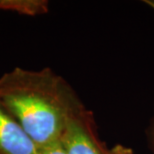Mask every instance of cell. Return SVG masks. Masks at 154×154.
<instances>
[{
  "label": "cell",
  "instance_id": "cell-4",
  "mask_svg": "<svg viewBox=\"0 0 154 154\" xmlns=\"http://www.w3.org/2000/svg\"><path fill=\"white\" fill-rule=\"evenodd\" d=\"M0 10L36 16L47 13L48 2L46 0H0Z\"/></svg>",
  "mask_w": 154,
  "mask_h": 154
},
{
  "label": "cell",
  "instance_id": "cell-7",
  "mask_svg": "<svg viewBox=\"0 0 154 154\" xmlns=\"http://www.w3.org/2000/svg\"><path fill=\"white\" fill-rule=\"evenodd\" d=\"M145 3L147 5H149L150 7H152L154 9V0H146Z\"/></svg>",
  "mask_w": 154,
  "mask_h": 154
},
{
  "label": "cell",
  "instance_id": "cell-5",
  "mask_svg": "<svg viewBox=\"0 0 154 154\" xmlns=\"http://www.w3.org/2000/svg\"><path fill=\"white\" fill-rule=\"evenodd\" d=\"M38 154H66V152L60 141V142L54 143L52 145L38 149Z\"/></svg>",
  "mask_w": 154,
  "mask_h": 154
},
{
  "label": "cell",
  "instance_id": "cell-3",
  "mask_svg": "<svg viewBox=\"0 0 154 154\" xmlns=\"http://www.w3.org/2000/svg\"><path fill=\"white\" fill-rule=\"evenodd\" d=\"M0 154H38V148L1 101Z\"/></svg>",
  "mask_w": 154,
  "mask_h": 154
},
{
  "label": "cell",
  "instance_id": "cell-6",
  "mask_svg": "<svg viewBox=\"0 0 154 154\" xmlns=\"http://www.w3.org/2000/svg\"><path fill=\"white\" fill-rule=\"evenodd\" d=\"M106 154H129V150L124 149V148H120V147H115L111 150H107Z\"/></svg>",
  "mask_w": 154,
  "mask_h": 154
},
{
  "label": "cell",
  "instance_id": "cell-1",
  "mask_svg": "<svg viewBox=\"0 0 154 154\" xmlns=\"http://www.w3.org/2000/svg\"><path fill=\"white\" fill-rule=\"evenodd\" d=\"M0 101L38 149L60 142L68 119L83 107L68 84L49 68L15 67L2 74Z\"/></svg>",
  "mask_w": 154,
  "mask_h": 154
},
{
  "label": "cell",
  "instance_id": "cell-2",
  "mask_svg": "<svg viewBox=\"0 0 154 154\" xmlns=\"http://www.w3.org/2000/svg\"><path fill=\"white\" fill-rule=\"evenodd\" d=\"M61 144L66 154H106L107 151L98 141L91 116L84 107L68 119Z\"/></svg>",
  "mask_w": 154,
  "mask_h": 154
}]
</instances>
